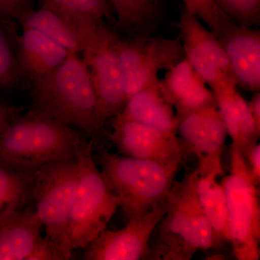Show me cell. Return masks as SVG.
Instances as JSON below:
<instances>
[{
	"label": "cell",
	"instance_id": "25",
	"mask_svg": "<svg viewBox=\"0 0 260 260\" xmlns=\"http://www.w3.org/2000/svg\"><path fill=\"white\" fill-rule=\"evenodd\" d=\"M237 84L229 83L213 89L218 109L226 126L228 135L236 144L239 137L240 112L237 102Z\"/></svg>",
	"mask_w": 260,
	"mask_h": 260
},
{
	"label": "cell",
	"instance_id": "19",
	"mask_svg": "<svg viewBox=\"0 0 260 260\" xmlns=\"http://www.w3.org/2000/svg\"><path fill=\"white\" fill-rule=\"evenodd\" d=\"M42 229L34 208L27 207L0 228V260H28L44 239Z\"/></svg>",
	"mask_w": 260,
	"mask_h": 260
},
{
	"label": "cell",
	"instance_id": "13",
	"mask_svg": "<svg viewBox=\"0 0 260 260\" xmlns=\"http://www.w3.org/2000/svg\"><path fill=\"white\" fill-rule=\"evenodd\" d=\"M177 135L184 152L189 150L199 164L221 162L226 126L218 107H208L177 116Z\"/></svg>",
	"mask_w": 260,
	"mask_h": 260
},
{
	"label": "cell",
	"instance_id": "24",
	"mask_svg": "<svg viewBox=\"0 0 260 260\" xmlns=\"http://www.w3.org/2000/svg\"><path fill=\"white\" fill-rule=\"evenodd\" d=\"M42 5L65 14L96 20L112 19L114 14L107 0H42Z\"/></svg>",
	"mask_w": 260,
	"mask_h": 260
},
{
	"label": "cell",
	"instance_id": "2",
	"mask_svg": "<svg viewBox=\"0 0 260 260\" xmlns=\"http://www.w3.org/2000/svg\"><path fill=\"white\" fill-rule=\"evenodd\" d=\"M34 109L83 131L95 140L104 133L98 115L96 100L88 70L77 54L44 78L34 82Z\"/></svg>",
	"mask_w": 260,
	"mask_h": 260
},
{
	"label": "cell",
	"instance_id": "18",
	"mask_svg": "<svg viewBox=\"0 0 260 260\" xmlns=\"http://www.w3.org/2000/svg\"><path fill=\"white\" fill-rule=\"evenodd\" d=\"M159 80L129 98L116 115L152 126L168 134L177 135V114L162 95L159 88Z\"/></svg>",
	"mask_w": 260,
	"mask_h": 260
},
{
	"label": "cell",
	"instance_id": "23",
	"mask_svg": "<svg viewBox=\"0 0 260 260\" xmlns=\"http://www.w3.org/2000/svg\"><path fill=\"white\" fill-rule=\"evenodd\" d=\"M18 38L14 20L0 16V89L18 88L23 81L18 58Z\"/></svg>",
	"mask_w": 260,
	"mask_h": 260
},
{
	"label": "cell",
	"instance_id": "4",
	"mask_svg": "<svg viewBox=\"0 0 260 260\" xmlns=\"http://www.w3.org/2000/svg\"><path fill=\"white\" fill-rule=\"evenodd\" d=\"M99 153L102 172L127 221L148 213L166 199L182 162L129 158L104 150Z\"/></svg>",
	"mask_w": 260,
	"mask_h": 260
},
{
	"label": "cell",
	"instance_id": "20",
	"mask_svg": "<svg viewBox=\"0 0 260 260\" xmlns=\"http://www.w3.org/2000/svg\"><path fill=\"white\" fill-rule=\"evenodd\" d=\"M118 28L129 37L154 34L164 16V0H107Z\"/></svg>",
	"mask_w": 260,
	"mask_h": 260
},
{
	"label": "cell",
	"instance_id": "27",
	"mask_svg": "<svg viewBox=\"0 0 260 260\" xmlns=\"http://www.w3.org/2000/svg\"><path fill=\"white\" fill-rule=\"evenodd\" d=\"M217 6L238 25L257 27L260 24V0H213Z\"/></svg>",
	"mask_w": 260,
	"mask_h": 260
},
{
	"label": "cell",
	"instance_id": "22",
	"mask_svg": "<svg viewBox=\"0 0 260 260\" xmlns=\"http://www.w3.org/2000/svg\"><path fill=\"white\" fill-rule=\"evenodd\" d=\"M34 172L0 161V228L20 215L30 203Z\"/></svg>",
	"mask_w": 260,
	"mask_h": 260
},
{
	"label": "cell",
	"instance_id": "6",
	"mask_svg": "<svg viewBox=\"0 0 260 260\" xmlns=\"http://www.w3.org/2000/svg\"><path fill=\"white\" fill-rule=\"evenodd\" d=\"M78 179L75 157L48 162L34 172L30 197L32 208L45 231L44 237L55 246L64 260L73 258L67 250L66 238Z\"/></svg>",
	"mask_w": 260,
	"mask_h": 260
},
{
	"label": "cell",
	"instance_id": "21",
	"mask_svg": "<svg viewBox=\"0 0 260 260\" xmlns=\"http://www.w3.org/2000/svg\"><path fill=\"white\" fill-rule=\"evenodd\" d=\"M223 174L210 172L198 174L196 189L203 211L213 232L214 246L229 242L226 196L218 178Z\"/></svg>",
	"mask_w": 260,
	"mask_h": 260
},
{
	"label": "cell",
	"instance_id": "1",
	"mask_svg": "<svg viewBox=\"0 0 260 260\" xmlns=\"http://www.w3.org/2000/svg\"><path fill=\"white\" fill-rule=\"evenodd\" d=\"M197 170L174 181L166 198L167 211L153 233L146 259L190 260L214 246L213 232L202 208Z\"/></svg>",
	"mask_w": 260,
	"mask_h": 260
},
{
	"label": "cell",
	"instance_id": "5",
	"mask_svg": "<svg viewBox=\"0 0 260 260\" xmlns=\"http://www.w3.org/2000/svg\"><path fill=\"white\" fill-rule=\"evenodd\" d=\"M93 143L83 138L75 151L79 179L66 238L71 254L86 248L106 230L119 207L117 196L94 160Z\"/></svg>",
	"mask_w": 260,
	"mask_h": 260
},
{
	"label": "cell",
	"instance_id": "17",
	"mask_svg": "<svg viewBox=\"0 0 260 260\" xmlns=\"http://www.w3.org/2000/svg\"><path fill=\"white\" fill-rule=\"evenodd\" d=\"M70 54L35 29L23 28L21 35H18L19 65L24 78H28L32 83L55 70Z\"/></svg>",
	"mask_w": 260,
	"mask_h": 260
},
{
	"label": "cell",
	"instance_id": "31",
	"mask_svg": "<svg viewBox=\"0 0 260 260\" xmlns=\"http://www.w3.org/2000/svg\"><path fill=\"white\" fill-rule=\"evenodd\" d=\"M249 111L257 127L260 128V93L254 92L250 102H248Z\"/></svg>",
	"mask_w": 260,
	"mask_h": 260
},
{
	"label": "cell",
	"instance_id": "11",
	"mask_svg": "<svg viewBox=\"0 0 260 260\" xmlns=\"http://www.w3.org/2000/svg\"><path fill=\"white\" fill-rule=\"evenodd\" d=\"M166 211L165 199L148 213L129 220L122 229H106L84 249L83 259H146L150 239Z\"/></svg>",
	"mask_w": 260,
	"mask_h": 260
},
{
	"label": "cell",
	"instance_id": "7",
	"mask_svg": "<svg viewBox=\"0 0 260 260\" xmlns=\"http://www.w3.org/2000/svg\"><path fill=\"white\" fill-rule=\"evenodd\" d=\"M226 196L229 242L239 260H259V189L248 172L242 153L231 149L230 174L222 179Z\"/></svg>",
	"mask_w": 260,
	"mask_h": 260
},
{
	"label": "cell",
	"instance_id": "15",
	"mask_svg": "<svg viewBox=\"0 0 260 260\" xmlns=\"http://www.w3.org/2000/svg\"><path fill=\"white\" fill-rule=\"evenodd\" d=\"M237 86L250 92L260 90V30L233 23L218 36Z\"/></svg>",
	"mask_w": 260,
	"mask_h": 260
},
{
	"label": "cell",
	"instance_id": "30",
	"mask_svg": "<svg viewBox=\"0 0 260 260\" xmlns=\"http://www.w3.org/2000/svg\"><path fill=\"white\" fill-rule=\"evenodd\" d=\"M25 110V108L24 107L0 104V132Z\"/></svg>",
	"mask_w": 260,
	"mask_h": 260
},
{
	"label": "cell",
	"instance_id": "16",
	"mask_svg": "<svg viewBox=\"0 0 260 260\" xmlns=\"http://www.w3.org/2000/svg\"><path fill=\"white\" fill-rule=\"evenodd\" d=\"M160 91L177 111V116L208 107H218L215 94L184 58L159 80Z\"/></svg>",
	"mask_w": 260,
	"mask_h": 260
},
{
	"label": "cell",
	"instance_id": "28",
	"mask_svg": "<svg viewBox=\"0 0 260 260\" xmlns=\"http://www.w3.org/2000/svg\"><path fill=\"white\" fill-rule=\"evenodd\" d=\"M32 0H0V16L18 20L32 9Z\"/></svg>",
	"mask_w": 260,
	"mask_h": 260
},
{
	"label": "cell",
	"instance_id": "29",
	"mask_svg": "<svg viewBox=\"0 0 260 260\" xmlns=\"http://www.w3.org/2000/svg\"><path fill=\"white\" fill-rule=\"evenodd\" d=\"M246 162L248 172L256 186L260 183V145L256 143L240 151Z\"/></svg>",
	"mask_w": 260,
	"mask_h": 260
},
{
	"label": "cell",
	"instance_id": "26",
	"mask_svg": "<svg viewBox=\"0 0 260 260\" xmlns=\"http://www.w3.org/2000/svg\"><path fill=\"white\" fill-rule=\"evenodd\" d=\"M184 8L196 15L208 25L210 30L218 36L225 28L235 23L234 20L224 14L213 0H182Z\"/></svg>",
	"mask_w": 260,
	"mask_h": 260
},
{
	"label": "cell",
	"instance_id": "14",
	"mask_svg": "<svg viewBox=\"0 0 260 260\" xmlns=\"http://www.w3.org/2000/svg\"><path fill=\"white\" fill-rule=\"evenodd\" d=\"M102 20L65 14L42 5L39 9L29 10L18 21L22 28L35 29L70 54H78Z\"/></svg>",
	"mask_w": 260,
	"mask_h": 260
},
{
	"label": "cell",
	"instance_id": "8",
	"mask_svg": "<svg viewBox=\"0 0 260 260\" xmlns=\"http://www.w3.org/2000/svg\"><path fill=\"white\" fill-rule=\"evenodd\" d=\"M119 37L103 20L82 52L93 85L99 121L104 127L126 102L118 53Z\"/></svg>",
	"mask_w": 260,
	"mask_h": 260
},
{
	"label": "cell",
	"instance_id": "10",
	"mask_svg": "<svg viewBox=\"0 0 260 260\" xmlns=\"http://www.w3.org/2000/svg\"><path fill=\"white\" fill-rule=\"evenodd\" d=\"M178 27L186 59L211 90L225 84H237L218 38L196 15L183 8Z\"/></svg>",
	"mask_w": 260,
	"mask_h": 260
},
{
	"label": "cell",
	"instance_id": "12",
	"mask_svg": "<svg viewBox=\"0 0 260 260\" xmlns=\"http://www.w3.org/2000/svg\"><path fill=\"white\" fill-rule=\"evenodd\" d=\"M112 131L105 133L118 154L129 158L169 162L181 160L184 150L177 135L116 115Z\"/></svg>",
	"mask_w": 260,
	"mask_h": 260
},
{
	"label": "cell",
	"instance_id": "9",
	"mask_svg": "<svg viewBox=\"0 0 260 260\" xmlns=\"http://www.w3.org/2000/svg\"><path fill=\"white\" fill-rule=\"evenodd\" d=\"M117 47L126 101L160 80L159 72L172 69L185 58L179 36L176 39L154 34L119 37Z\"/></svg>",
	"mask_w": 260,
	"mask_h": 260
},
{
	"label": "cell",
	"instance_id": "3",
	"mask_svg": "<svg viewBox=\"0 0 260 260\" xmlns=\"http://www.w3.org/2000/svg\"><path fill=\"white\" fill-rule=\"evenodd\" d=\"M83 139L74 128L32 108L0 132V161L35 172L48 162L75 158Z\"/></svg>",
	"mask_w": 260,
	"mask_h": 260
}]
</instances>
